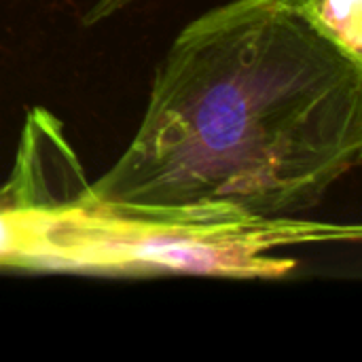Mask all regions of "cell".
<instances>
[{
	"instance_id": "277c9868",
	"label": "cell",
	"mask_w": 362,
	"mask_h": 362,
	"mask_svg": "<svg viewBox=\"0 0 362 362\" xmlns=\"http://www.w3.org/2000/svg\"><path fill=\"white\" fill-rule=\"evenodd\" d=\"M134 2H136V0H95V2L89 6V11L85 13L83 23H85V25H95V23H100V21H104V19H108V17L121 13V11H125V8L132 6Z\"/></svg>"
},
{
	"instance_id": "7a4b0ae2",
	"label": "cell",
	"mask_w": 362,
	"mask_h": 362,
	"mask_svg": "<svg viewBox=\"0 0 362 362\" xmlns=\"http://www.w3.org/2000/svg\"><path fill=\"white\" fill-rule=\"evenodd\" d=\"M361 240L358 225L310 218L174 223L95 210L83 195L53 212L40 233L34 269L178 272L225 278H282L295 261L274 248Z\"/></svg>"
},
{
	"instance_id": "6da1fadb",
	"label": "cell",
	"mask_w": 362,
	"mask_h": 362,
	"mask_svg": "<svg viewBox=\"0 0 362 362\" xmlns=\"http://www.w3.org/2000/svg\"><path fill=\"white\" fill-rule=\"evenodd\" d=\"M361 151L362 53L314 0H233L178 32L138 132L83 202L174 223L305 218Z\"/></svg>"
},
{
	"instance_id": "3957f363",
	"label": "cell",
	"mask_w": 362,
	"mask_h": 362,
	"mask_svg": "<svg viewBox=\"0 0 362 362\" xmlns=\"http://www.w3.org/2000/svg\"><path fill=\"white\" fill-rule=\"evenodd\" d=\"M314 6L329 32L362 53V0H314Z\"/></svg>"
}]
</instances>
